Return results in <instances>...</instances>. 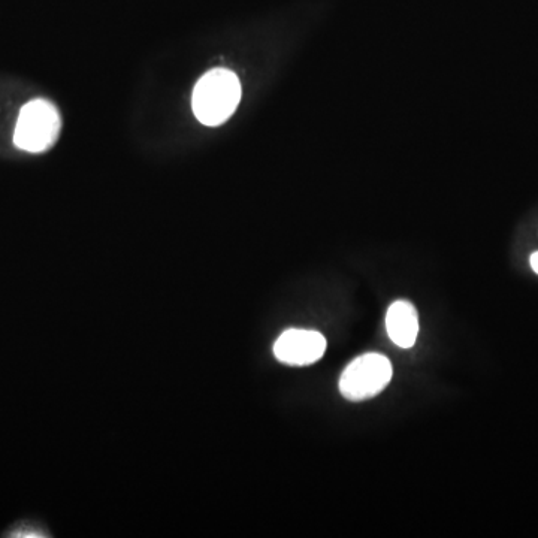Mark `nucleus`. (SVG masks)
Returning <instances> with one entry per match:
<instances>
[{"instance_id":"obj_1","label":"nucleus","mask_w":538,"mask_h":538,"mask_svg":"<svg viewBox=\"0 0 538 538\" xmlns=\"http://www.w3.org/2000/svg\"><path fill=\"white\" fill-rule=\"evenodd\" d=\"M241 101V83L234 72L211 69L196 83L192 108L196 119L205 126H220L235 113Z\"/></svg>"},{"instance_id":"obj_2","label":"nucleus","mask_w":538,"mask_h":538,"mask_svg":"<svg viewBox=\"0 0 538 538\" xmlns=\"http://www.w3.org/2000/svg\"><path fill=\"white\" fill-rule=\"evenodd\" d=\"M62 131V117L53 102L33 99L21 108L14 131V144L29 153L50 150Z\"/></svg>"},{"instance_id":"obj_3","label":"nucleus","mask_w":538,"mask_h":538,"mask_svg":"<svg viewBox=\"0 0 538 538\" xmlns=\"http://www.w3.org/2000/svg\"><path fill=\"white\" fill-rule=\"evenodd\" d=\"M392 365L386 356L365 353L347 365L340 377V392L346 400L359 403L385 391L392 380Z\"/></svg>"},{"instance_id":"obj_4","label":"nucleus","mask_w":538,"mask_h":538,"mask_svg":"<svg viewBox=\"0 0 538 538\" xmlns=\"http://www.w3.org/2000/svg\"><path fill=\"white\" fill-rule=\"evenodd\" d=\"M326 352V338L308 329H287L274 344L278 361L292 367H305L320 361Z\"/></svg>"},{"instance_id":"obj_5","label":"nucleus","mask_w":538,"mask_h":538,"mask_svg":"<svg viewBox=\"0 0 538 538\" xmlns=\"http://www.w3.org/2000/svg\"><path fill=\"white\" fill-rule=\"evenodd\" d=\"M386 329L398 347H413L419 334V316L414 305L407 301L394 302L386 314Z\"/></svg>"},{"instance_id":"obj_6","label":"nucleus","mask_w":538,"mask_h":538,"mask_svg":"<svg viewBox=\"0 0 538 538\" xmlns=\"http://www.w3.org/2000/svg\"><path fill=\"white\" fill-rule=\"evenodd\" d=\"M531 267H533L534 271L538 274V252L531 256Z\"/></svg>"}]
</instances>
